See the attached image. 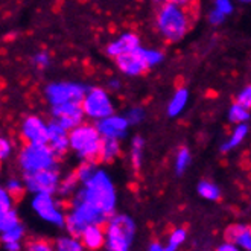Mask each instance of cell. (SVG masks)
I'll return each instance as SVG.
<instances>
[{"mask_svg": "<svg viewBox=\"0 0 251 251\" xmlns=\"http://www.w3.org/2000/svg\"><path fill=\"white\" fill-rule=\"evenodd\" d=\"M238 104H241L242 107L251 110V85L247 87L245 90L238 96Z\"/></svg>", "mask_w": 251, "mask_h": 251, "instance_id": "obj_33", "label": "cell"}, {"mask_svg": "<svg viewBox=\"0 0 251 251\" xmlns=\"http://www.w3.org/2000/svg\"><path fill=\"white\" fill-rule=\"evenodd\" d=\"M116 63L117 67L124 73H126V75H142V73L148 72V69L151 67V64L146 60L145 49L140 48H137L132 52L116 56Z\"/></svg>", "mask_w": 251, "mask_h": 251, "instance_id": "obj_8", "label": "cell"}, {"mask_svg": "<svg viewBox=\"0 0 251 251\" xmlns=\"http://www.w3.org/2000/svg\"><path fill=\"white\" fill-rule=\"evenodd\" d=\"M66 227H67L70 236H73V238L79 239V238H82V233H84V230H85L88 226L84 223V221H82L81 218H78L75 213H70V215L66 218Z\"/></svg>", "mask_w": 251, "mask_h": 251, "instance_id": "obj_18", "label": "cell"}, {"mask_svg": "<svg viewBox=\"0 0 251 251\" xmlns=\"http://www.w3.org/2000/svg\"><path fill=\"white\" fill-rule=\"evenodd\" d=\"M75 202H88L113 216L114 212V189L108 176L98 171L90 180L85 183V187L78 192Z\"/></svg>", "mask_w": 251, "mask_h": 251, "instance_id": "obj_2", "label": "cell"}, {"mask_svg": "<svg viewBox=\"0 0 251 251\" xmlns=\"http://www.w3.org/2000/svg\"><path fill=\"white\" fill-rule=\"evenodd\" d=\"M75 172H76V175H78L79 181L85 184V183H87L88 180H90L92 176L98 172V171H96V163H95V161H90V160H85L84 163H82Z\"/></svg>", "mask_w": 251, "mask_h": 251, "instance_id": "obj_19", "label": "cell"}, {"mask_svg": "<svg viewBox=\"0 0 251 251\" xmlns=\"http://www.w3.org/2000/svg\"><path fill=\"white\" fill-rule=\"evenodd\" d=\"M17 226H19V221H17L16 213H14L12 210L2 212V215H0V230L8 231V230L17 227Z\"/></svg>", "mask_w": 251, "mask_h": 251, "instance_id": "obj_24", "label": "cell"}, {"mask_svg": "<svg viewBox=\"0 0 251 251\" xmlns=\"http://www.w3.org/2000/svg\"><path fill=\"white\" fill-rule=\"evenodd\" d=\"M132 236H134V224L126 216H116L110 219L107 226V248L111 251H125L129 248Z\"/></svg>", "mask_w": 251, "mask_h": 251, "instance_id": "obj_4", "label": "cell"}, {"mask_svg": "<svg viewBox=\"0 0 251 251\" xmlns=\"http://www.w3.org/2000/svg\"><path fill=\"white\" fill-rule=\"evenodd\" d=\"M48 98L53 105L64 102H82L85 98V88L76 84H52L48 87Z\"/></svg>", "mask_w": 251, "mask_h": 251, "instance_id": "obj_7", "label": "cell"}, {"mask_svg": "<svg viewBox=\"0 0 251 251\" xmlns=\"http://www.w3.org/2000/svg\"><path fill=\"white\" fill-rule=\"evenodd\" d=\"M23 137L27 143H49V129L38 117L31 116L23 124Z\"/></svg>", "mask_w": 251, "mask_h": 251, "instance_id": "obj_12", "label": "cell"}, {"mask_svg": "<svg viewBox=\"0 0 251 251\" xmlns=\"http://www.w3.org/2000/svg\"><path fill=\"white\" fill-rule=\"evenodd\" d=\"M216 9H219L221 12H224L227 16V14L231 12L233 6L230 3V0H216Z\"/></svg>", "mask_w": 251, "mask_h": 251, "instance_id": "obj_37", "label": "cell"}, {"mask_svg": "<svg viewBox=\"0 0 251 251\" xmlns=\"http://www.w3.org/2000/svg\"><path fill=\"white\" fill-rule=\"evenodd\" d=\"M56 248L61 251H81L84 248V245H81L76 238H61L56 241Z\"/></svg>", "mask_w": 251, "mask_h": 251, "instance_id": "obj_25", "label": "cell"}, {"mask_svg": "<svg viewBox=\"0 0 251 251\" xmlns=\"http://www.w3.org/2000/svg\"><path fill=\"white\" fill-rule=\"evenodd\" d=\"M34 63H35L40 69H44V67L48 66V63H49V58H48L46 53H38V55L34 58Z\"/></svg>", "mask_w": 251, "mask_h": 251, "instance_id": "obj_40", "label": "cell"}, {"mask_svg": "<svg viewBox=\"0 0 251 251\" xmlns=\"http://www.w3.org/2000/svg\"><path fill=\"white\" fill-rule=\"evenodd\" d=\"M142 117H143V111L140 108H134V110H131V113L128 114V122L129 124H137L142 121Z\"/></svg>", "mask_w": 251, "mask_h": 251, "instance_id": "obj_38", "label": "cell"}, {"mask_svg": "<svg viewBox=\"0 0 251 251\" xmlns=\"http://www.w3.org/2000/svg\"><path fill=\"white\" fill-rule=\"evenodd\" d=\"M157 3H161V2H165V0H155Z\"/></svg>", "mask_w": 251, "mask_h": 251, "instance_id": "obj_45", "label": "cell"}, {"mask_svg": "<svg viewBox=\"0 0 251 251\" xmlns=\"http://www.w3.org/2000/svg\"><path fill=\"white\" fill-rule=\"evenodd\" d=\"M247 132H248L247 125H239L238 128L234 129V132H233V136H231L230 142H228L227 145H224L223 151H227V150H231V148H234V146H238V145L244 140V137H245Z\"/></svg>", "mask_w": 251, "mask_h": 251, "instance_id": "obj_26", "label": "cell"}, {"mask_svg": "<svg viewBox=\"0 0 251 251\" xmlns=\"http://www.w3.org/2000/svg\"><path fill=\"white\" fill-rule=\"evenodd\" d=\"M241 2H251V0H241Z\"/></svg>", "mask_w": 251, "mask_h": 251, "instance_id": "obj_46", "label": "cell"}, {"mask_svg": "<svg viewBox=\"0 0 251 251\" xmlns=\"http://www.w3.org/2000/svg\"><path fill=\"white\" fill-rule=\"evenodd\" d=\"M8 154H9V143L5 139H2V140H0V157L6 158Z\"/></svg>", "mask_w": 251, "mask_h": 251, "instance_id": "obj_41", "label": "cell"}, {"mask_svg": "<svg viewBox=\"0 0 251 251\" xmlns=\"http://www.w3.org/2000/svg\"><path fill=\"white\" fill-rule=\"evenodd\" d=\"M11 197L6 190H2L0 192V209H2V212H8L11 210Z\"/></svg>", "mask_w": 251, "mask_h": 251, "instance_id": "obj_35", "label": "cell"}, {"mask_svg": "<svg viewBox=\"0 0 251 251\" xmlns=\"http://www.w3.org/2000/svg\"><path fill=\"white\" fill-rule=\"evenodd\" d=\"M224 17H226V14L224 12H221L219 9H216V11H213L212 14H210V23L212 25H219V23H223L224 22Z\"/></svg>", "mask_w": 251, "mask_h": 251, "instance_id": "obj_39", "label": "cell"}, {"mask_svg": "<svg viewBox=\"0 0 251 251\" xmlns=\"http://www.w3.org/2000/svg\"><path fill=\"white\" fill-rule=\"evenodd\" d=\"M184 239H186V230H184V228H176V230L171 234V239H169V244H171V245H168L166 250H169V251L175 250L180 244L184 242Z\"/></svg>", "mask_w": 251, "mask_h": 251, "instance_id": "obj_29", "label": "cell"}, {"mask_svg": "<svg viewBox=\"0 0 251 251\" xmlns=\"http://www.w3.org/2000/svg\"><path fill=\"white\" fill-rule=\"evenodd\" d=\"M22 236H23V228L19 224L17 227H14V228H11L8 231H2V241L5 244H8V242H19Z\"/></svg>", "mask_w": 251, "mask_h": 251, "instance_id": "obj_28", "label": "cell"}, {"mask_svg": "<svg viewBox=\"0 0 251 251\" xmlns=\"http://www.w3.org/2000/svg\"><path fill=\"white\" fill-rule=\"evenodd\" d=\"M137 48H140L139 38L134 34H125L121 40H117L116 43L110 44L107 48V53L110 56H119L122 53H128L136 50Z\"/></svg>", "mask_w": 251, "mask_h": 251, "instance_id": "obj_15", "label": "cell"}, {"mask_svg": "<svg viewBox=\"0 0 251 251\" xmlns=\"http://www.w3.org/2000/svg\"><path fill=\"white\" fill-rule=\"evenodd\" d=\"M79 181V178H78V175H76V172H73V174H70L67 178L61 183V186H60V194L61 195H67L69 192L75 187V184Z\"/></svg>", "mask_w": 251, "mask_h": 251, "instance_id": "obj_32", "label": "cell"}, {"mask_svg": "<svg viewBox=\"0 0 251 251\" xmlns=\"http://www.w3.org/2000/svg\"><path fill=\"white\" fill-rule=\"evenodd\" d=\"M55 152L48 143H27L20 154V165L25 171L52 169Z\"/></svg>", "mask_w": 251, "mask_h": 251, "instance_id": "obj_3", "label": "cell"}, {"mask_svg": "<svg viewBox=\"0 0 251 251\" xmlns=\"http://www.w3.org/2000/svg\"><path fill=\"white\" fill-rule=\"evenodd\" d=\"M100 139V132L98 129V126H92V125H79L75 126L70 131V146L75 150L78 154L81 151H84L85 148H88L92 143L98 142Z\"/></svg>", "mask_w": 251, "mask_h": 251, "instance_id": "obj_10", "label": "cell"}, {"mask_svg": "<svg viewBox=\"0 0 251 251\" xmlns=\"http://www.w3.org/2000/svg\"><path fill=\"white\" fill-rule=\"evenodd\" d=\"M32 207L43 219L49 221V223H53L58 226L64 224L63 215L55 207V202L50 198V194H38L32 201Z\"/></svg>", "mask_w": 251, "mask_h": 251, "instance_id": "obj_11", "label": "cell"}, {"mask_svg": "<svg viewBox=\"0 0 251 251\" xmlns=\"http://www.w3.org/2000/svg\"><path fill=\"white\" fill-rule=\"evenodd\" d=\"M128 119H124V117H117V116H108L100 119V122L98 124V129L100 132L102 137H122L126 131L128 126Z\"/></svg>", "mask_w": 251, "mask_h": 251, "instance_id": "obj_13", "label": "cell"}, {"mask_svg": "<svg viewBox=\"0 0 251 251\" xmlns=\"http://www.w3.org/2000/svg\"><path fill=\"white\" fill-rule=\"evenodd\" d=\"M102 227H104V226L92 224V226H88L84 230V233H82V244H84L85 248H88V250H98V248H100L102 245L105 244Z\"/></svg>", "mask_w": 251, "mask_h": 251, "instance_id": "obj_16", "label": "cell"}, {"mask_svg": "<svg viewBox=\"0 0 251 251\" xmlns=\"http://www.w3.org/2000/svg\"><path fill=\"white\" fill-rule=\"evenodd\" d=\"M5 248L9 251H17V250H20V245H19V242H8V244H5Z\"/></svg>", "mask_w": 251, "mask_h": 251, "instance_id": "obj_42", "label": "cell"}, {"mask_svg": "<svg viewBox=\"0 0 251 251\" xmlns=\"http://www.w3.org/2000/svg\"><path fill=\"white\" fill-rule=\"evenodd\" d=\"M245 230L244 226H238V224H234V226H230L227 230H226V241L230 242V244H236L239 239V236L242 234V231Z\"/></svg>", "mask_w": 251, "mask_h": 251, "instance_id": "obj_30", "label": "cell"}, {"mask_svg": "<svg viewBox=\"0 0 251 251\" xmlns=\"http://www.w3.org/2000/svg\"><path fill=\"white\" fill-rule=\"evenodd\" d=\"M198 17V3L190 0L187 3L161 2L157 9V27L169 43L181 40L194 26Z\"/></svg>", "mask_w": 251, "mask_h": 251, "instance_id": "obj_1", "label": "cell"}, {"mask_svg": "<svg viewBox=\"0 0 251 251\" xmlns=\"http://www.w3.org/2000/svg\"><path fill=\"white\" fill-rule=\"evenodd\" d=\"M48 129H49V142H50V148L53 150V152L56 154V155H61V154H64L66 151H67V148H69V145H70V140H69V137H67V129L58 122V121H55V122H52L49 126H48Z\"/></svg>", "mask_w": 251, "mask_h": 251, "instance_id": "obj_14", "label": "cell"}, {"mask_svg": "<svg viewBox=\"0 0 251 251\" xmlns=\"http://www.w3.org/2000/svg\"><path fill=\"white\" fill-rule=\"evenodd\" d=\"M230 242H227L226 245H221L218 250L219 251H236V250H238V247H236V245H228Z\"/></svg>", "mask_w": 251, "mask_h": 251, "instance_id": "obj_43", "label": "cell"}, {"mask_svg": "<svg viewBox=\"0 0 251 251\" xmlns=\"http://www.w3.org/2000/svg\"><path fill=\"white\" fill-rule=\"evenodd\" d=\"M145 55H146L148 63H150L151 66H154V64H157L163 60V53L157 52V50H145Z\"/></svg>", "mask_w": 251, "mask_h": 251, "instance_id": "obj_34", "label": "cell"}, {"mask_svg": "<svg viewBox=\"0 0 251 251\" xmlns=\"http://www.w3.org/2000/svg\"><path fill=\"white\" fill-rule=\"evenodd\" d=\"M186 100H187V92L181 88V90H178V92L175 93V96H174V99L171 102V105H169V114L171 116H176V114H178L184 108Z\"/></svg>", "mask_w": 251, "mask_h": 251, "instance_id": "obj_20", "label": "cell"}, {"mask_svg": "<svg viewBox=\"0 0 251 251\" xmlns=\"http://www.w3.org/2000/svg\"><path fill=\"white\" fill-rule=\"evenodd\" d=\"M142 148H143V140L140 137L132 139V152H131V161H132V168L136 171L140 169L142 163Z\"/></svg>", "mask_w": 251, "mask_h": 251, "instance_id": "obj_23", "label": "cell"}, {"mask_svg": "<svg viewBox=\"0 0 251 251\" xmlns=\"http://www.w3.org/2000/svg\"><path fill=\"white\" fill-rule=\"evenodd\" d=\"M27 250H34V251H49L52 250L50 245H48L46 241H37V242H31L27 245Z\"/></svg>", "mask_w": 251, "mask_h": 251, "instance_id": "obj_36", "label": "cell"}, {"mask_svg": "<svg viewBox=\"0 0 251 251\" xmlns=\"http://www.w3.org/2000/svg\"><path fill=\"white\" fill-rule=\"evenodd\" d=\"M25 181L31 192L52 195L58 189V174L50 169L25 171Z\"/></svg>", "mask_w": 251, "mask_h": 251, "instance_id": "obj_6", "label": "cell"}, {"mask_svg": "<svg viewBox=\"0 0 251 251\" xmlns=\"http://www.w3.org/2000/svg\"><path fill=\"white\" fill-rule=\"evenodd\" d=\"M119 152V143L116 137H102L100 161H111Z\"/></svg>", "mask_w": 251, "mask_h": 251, "instance_id": "obj_17", "label": "cell"}, {"mask_svg": "<svg viewBox=\"0 0 251 251\" xmlns=\"http://www.w3.org/2000/svg\"><path fill=\"white\" fill-rule=\"evenodd\" d=\"M6 192L9 194V197L14 200V202H19L23 198L25 189L19 181H9L8 186H6Z\"/></svg>", "mask_w": 251, "mask_h": 251, "instance_id": "obj_27", "label": "cell"}, {"mask_svg": "<svg viewBox=\"0 0 251 251\" xmlns=\"http://www.w3.org/2000/svg\"><path fill=\"white\" fill-rule=\"evenodd\" d=\"M151 250H152V251H154V250H155V251H158V250H165V247L157 245V244H152V245H151Z\"/></svg>", "mask_w": 251, "mask_h": 251, "instance_id": "obj_44", "label": "cell"}, {"mask_svg": "<svg viewBox=\"0 0 251 251\" xmlns=\"http://www.w3.org/2000/svg\"><path fill=\"white\" fill-rule=\"evenodd\" d=\"M84 111L93 119H104L113 114V105L102 88H92L82 100Z\"/></svg>", "mask_w": 251, "mask_h": 251, "instance_id": "obj_5", "label": "cell"}, {"mask_svg": "<svg viewBox=\"0 0 251 251\" xmlns=\"http://www.w3.org/2000/svg\"><path fill=\"white\" fill-rule=\"evenodd\" d=\"M247 110H248V108L242 107L241 104H238V102H236V104L230 108V113H228V119H230V122L241 124V122L248 121V119H250V114H248Z\"/></svg>", "mask_w": 251, "mask_h": 251, "instance_id": "obj_21", "label": "cell"}, {"mask_svg": "<svg viewBox=\"0 0 251 251\" xmlns=\"http://www.w3.org/2000/svg\"><path fill=\"white\" fill-rule=\"evenodd\" d=\"M189 160H190V154L186 148H181L178 155H176V172L178 174H183L186 166L189 165Z\"/></svg>", "mask_w": 251, "mask_h": 251, "instance_id": "obj_31", "label": "cell"}, {"mask_svg": "<svg viewBox=\"0 0 251 251\" xmlns=\"http://www.w3.org/2000/svg\"><path fill=\"white\" fill-rule=\"evenodd\" d=\"M198 192H200V195L205 200H212V201L219 200V189L209 181H201L198 186Z\"/></svg>", "mask_w": 251, "mask_h": 251, "instance_id": "obj_22", "label": "cell"}, {"mask_svg": "<svg viewBox=\"0 0 251 251\" xmlns=\"http://www.w3.org/2000/svg\"><path fill=\"white\" fill-rule=\"evenodd\" d=\"M82 102H64V104L53 105V114L56 121L60 122L66 129H73L78 126L84 116Z\"/></svg>", "mask_w": 251, "mask_h": 251, "instance_id": "obj_9", "label": "cell"}]
</instances>
